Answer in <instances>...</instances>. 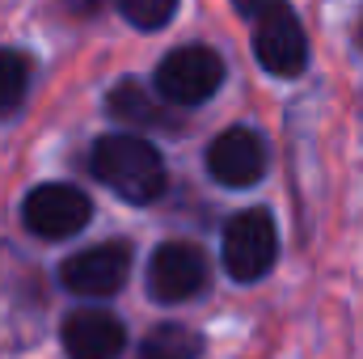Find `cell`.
Segmentation results:
<instances>
[{
	"label": "cell",
	"mask_w": 363,
	"mask_h": 359,
	"mask_svg": "<svg viewBox=\"0 0 363 359\" xmlns=\"http://www.w3.org/2000/svg\"><path fill=\"white\" fill-rule=\"evenodd\" d=\"M224 72L228 68H224L220 51H211L203 43H186V47H174L157 64L152 89H157L161 101H169V106H203V101H211L220 93Z\"/></svg>",
	"instance_id": "cell-4"
},
{
	"label": "cell",
	"mask_w": 363,
	"mask_h": 359,
	"mask_svg": "<svg viewBox=\"0 0 363 359\" xmlns=\"http://www.w3.org/2000/svg\"><path fill=\"white\" fill-rule=\"evenodd\" d=\"M131 275V245L127 241H101L89 245L72 258L60 263V283L72 296H89V300H106L114 296Z\"/></svg>",
	"instance_id": "cell-7"
},
{
	"label": "cell",
	"mask_w": 363,
	"mask_h": 359,
	"mask_svg": "<svg viewBox=\"0 0 363 359\" xmlns=\"http://www.w3.org/2000/svg\"><path fill=\"white\" fill-rule=\"evenodd\" d=\"M34 81V64L17 47H0V118L17 114L26 106V93Z\"/></svg>",
	"instance_id": "cell-12"
},
{
	"label": "cell",
	"mask_w": 363,
	"mask_h": 359,
	"mask_svg": "<svg viewBox=\"0 0 363 359\" xmlns=\"http://www.w3.org/2000/svg\"><path fill=\"white\" fill-rule=\"evenodd\" d=\"M233 4H237V13H241L245 21H258V17H267L274 9H283L287 0H233Z\"/></svg>",
	"instance_id": "cell-15"
},
{
	"label": "cell",
	"mask_w": 363,
	"mask_h": 359,
	"mask_svg": "<svg viewBox=\"0 0 363 359\" xmlns=\"http://www.w3.org/2000/svg\"><path fill=\"white\" fill-rule=\"evenodd\" d=\"M220 263L228 270V279H237V283H258L271 275L274 263H279V228H274L267 207L237 211L224 224Z\"/></svg>",
	"instance_id": "cell-3"
},
{
	"label": "cell",
	"mask_w": 363,
	"mask_h": 359,
	"mask_svg": "<svg viewBox=\"0 0 363 359\" xmlns=\"http://www.w3.org/2000/svg\"><path fill=\"white\" fill-rule=\"evenodd\" d=\"M106 110L114 118H123V123H135V127H174L169 114L161 110V101L148 93V85H140V81L114 85L110 97H106Z\"/></svg>",
	"instance_id": "cell-11"
},
{
	"label": "cell",
	"mask_w": 363,
	"mask_h": 359,
	"mask_svg": "<svg viewBox=\"0 0 363 359\" xmlns=\"http://www.w3.org/2000/svg\"><path fill=\"white\" fill-rule=\"evenodd\" d=\"M68 359H118L127 347V326L110 309H72L60 326Z\"/></svg>",
	"instance_id": "cell-10"
},
{
	"label": "cell",
	"mask_w": 363,
	"mask_h": 359,
	"mask_svg": "<svg viewBox=\"0 0 363 359\" xmlns=\"http://www.w3.org/2000/svg\"><path fill=\"white\" fill-rule=\"evenodd\" d=\"M118 13L135 30H165L178 13V0H118Z\"/></svg>",
	"instance_id": "cell-14"
},
{
	"label": "cell",
	"mask_w": 363,
	"mask_h": 359,
	"mask_svg": "<svg viewBox=\"0 0 363 359\" xmlns=\"http://www.w3.org/2000/svg\"><path fill=\"white\" fill-rule=\"evenodd\" d=\"M203 355V334L178 326V321H165L157 326L144 343H140V359H199Z\"/></svg>",
	"instance_id": "cell-13"
},
{
	"label": "cell",
	"mask_w": 363,
	"mask_h": 359,
	"mask_svg": "<svg viewBox=\"0 0 363 359\" xmlns=\"http://www.w3.org/2000/svg\"><path fill=\"white\" fill-rule=\"evenodd\" d=\"M89 170L101 186H110L123 203H135V207L157 203L169 182L161 153L144 136H131V131L101 136L89 153Z\"/></svg>",
	"instance_id": "cell-1"
},
{
	"label": "cell",
	"mask_w": 363,
	"mask_h": 359,
	"mask_svg": "<svg viewBox=\"0 0 363 359\" xmlns=\"http://www.w3.org/2000/svg\"><path fill=\"white\" fill-rule=\"evenodd\" d=\"M254 51H258V64L283 81L308 68V34L287 4L254 21Z\"/></svg>",
	"instance_id": "cell-8"
},
{
	"label": "cell",
	"mask_w": 363,
	"mask_h": 359,
	"mask_svg": "<svg viewBox=\"0 0 363 359\" xmlns=\"http://www.w3.org/2000/svg\"><path fill=\"white\" fill-rule=\"evenodd\" d=\"M38 317H43V292L34 267L0 245V351L30 347L38 338Z\"/></svg>",
	"instance_id": "cell-2"
},
{
	"label": "cell",
	"mask_w": 363,
	"mask_h": 359,
	"mask_svg": "<svg viewBox=\"0 0 363 359\" xmlns=\"http://www.w3.org/2000/svg\"><path fill=\"white\" fill-rule=\"evenodd\" d=\"M207 287V254L190 241H165L148 258V296L157 304H186Z\"/></svg>",
	"instance_id": "cell-6"
},
{
	"label": "cell",
	"mask_w": 363,
	"mask_h": 359,
	"mask_svg": "<svg viewBox=\"0 0 363 359\" xmlns=\"http://www.w3.org/2000/svg\"><path fill=\"white\" fill-rule=\"evenodd\" d=\"M93 216V199L72 182H43L21 199V220L43 241H68L77 237Z\"/></svg>",
	"instance_id": "cell-5"
},
{
	"label": "cell",
	"mask_w": 363,
	"mask_h": 359,
	"mask_svg": "<svg viewBox=\"0 0 363 359\" xmlns=\"http://www.w3.org/2000/svg\"><path fill=\"white\" fill-rule=\"evenodd\" d=\"M207 174L228 186V190H245L267 174V140L254 127H228L207 144Z\"/></svg>",
	"instance_id": "cell-9"
}]
</instances>
